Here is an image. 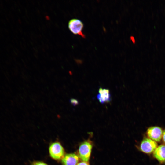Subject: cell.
Here are the masks:
<instances>
[{"mask_svg": "<svg viewBox=\"0 0 165 165\" xmlns=\"http://www.w3.org/2000/svg\"><path fill=\"white\" fill-rule=\"evenodd\" d=\"M92 147V145L89 141H85L81 144L79 148V154L81 160L84 162L88 161Z\"/></svg>", "mask_w": 165, "mask_h": 165, "instance_id": "1", "label": "cell"}, {"mask_svg": "<svg viewBox=\"0 0 165 165\" xmlns=\"http://www.w3.org/2000/svg\"><path fill=\"white\" fill-rule=\"evenodd\" d=\"M68 27L70 31L73 34L85 38V36L82 32L84 24L80 20L77 18L70 20L68 22Z\"/></svg>", "mask_w": 165, "mask_h": 165, "instance_id": "2", "label": "cell"}, {"mask_svg": "<svg viewBox=\"0 0 165 165\" xmlns=\"http://www.w3.org/2000/svg\"><path fill=\"white\" fill-rule=\"evenodd\" d=\"M157 146L156 142L148 138L144 137L140 143L139 149L145 153L150 154L154 152Z\"/></svg>", "mask_w": 165, "mask_h": 165, "instance_id": "3", "label": "cell"}, {"mask_svg": "<svg viewBox=\"0 0 165 165\" xmlns=\"http://www.w3.org/2000/svg\"><path fill=\"white\" fill-rule=\"evenodd\" d=\"M49 151L50 156L54 159L60 160L64 157V148L58 142L52 143L49 147Z\"/></svg>", "mask_w": 165, "mask_h": 165, "instance_id": "4", "label": "cell"}, {"mask_svg": "<svg viewBox=\"0 0 165 165\" xmlns=\"http://www.w3.org/2000/svg\"><path fill=\"white\" fill-rule=\"evenodd\" d=\"M148 138L156 142H160L163 136L161 128L158 126H152L149 127L146 131Z\"/></svg>", "mask_w": 165, "mask_h": 165, "instance_id": "5", "label": "cell"}, {"mask_svg": "<svg viewBox=\"0 0 165 165\" xmlns=\"http://www.w3.org/2000/svg\"><path fill=\"white\" fill-rule=\"evenodd\" d=\"M153 157L160 163H165V145L158 146L153 153Z\"/></svg>", "mask_w": 165, "mask_h": 165, "instance_id": "6", "label": "cell"}, {"mask_svg": "<svg viewBox=\"0 0 165 165\" xmlns=\"http://www.w3.org/2000/svg\"><path fill=\"white\" fill-rule=\"evenodd\" d=\"M79 160V156L75 153L66 155L62 159L63 165H77Z\"/></svg>", "mask_w": 165, "mask_h": 165, "instance_id": "7", "label": "cell"}, {"mask_svg": "<svg viewBox=\"0 0 165 165\" xmlns=\"http://www.w3.org/2000/svg\"><path fill=\"white\" fill-rule=\"evenodd\" d=\"M97 98L102 104L104 103L105 102H109L111 100V94L109 93L102 94L99 93L97 95Z\"/></svg>", "mask_w": 165, "mask_h": 165, "instance_id": "8", "label": "cell"}, {"mask_svg": "<svg viewBox=\"0 0 165 165\" xmlns=\"http://www.w3.org/2000/svg\"><path fill=\"white\" fill-rule=\"evenodd\" d=\"M70 102L74 106L77 105L79 103V101L77 100L74 98L71 99L70 100Z\"/></svg>", "mask_w": 165, "mask_h": 165, "instance_id": "9", "label": "cell"}, {"mask_svg": "<svg viewBox=\"0 0 165 165\" xmlns=\"http://www.w3.org/2000/svg\"><path fill=\"white\" fill-rule=\"evenodd\" d=\"M99 92L100 94L105 93H109V90L108 89H102L100 88L99 89Z\"/></svg>", "mask_w": 165, "mask_h": 165, "instance_id": "10", "label": "cell"}, {"mask_svg": "<svg viewBox=\"0 0 165 165\" xmlns=\"http://www.w3.org/2000/svg\"><path fill=\"white\" fill-rule=\"evenodd\" d=\"M32 165H47L46 163L42 162H33Z\"/></svg>", "mask_w": 165, "mask_h": 165, "instance_id": "11", "label": "cell"}, {"mask_svg": "<svg viewBox=\"0 0 165 165\" xmlns=\"http://www.w3.org/2000/svg\"><path fill=\"white\" fill-rule=\"evenodd\" d=\"M77 165H89L88 162H82L79 163Z\"/></svg>", "mask_w": 165, "mask_h": 165, "instance_id": "12", "label": "cell"}, {"mask_svg": "<svg viewBox=\"0 0 165 165\" xmlns=\"http://www.w3.org/2000/svg\"><path fill=\"white\" fill-rule=\"evenodd\" d=\"M162 139L163 143L165 144V130L163 132Z\"/></svg>", "mask_w": 165, "mask_h": 165, "instance_id": "13", "label": "cell"}, {"mask_svg": "<svg viewBox=\"0 0 165 165\" xmlns=\"http://www.w3.org/2000/svg\"><path fill=\"white\" fill-rule=\"evenodd\" d=\"M130 39L132 40L133 42L134 43H135V41L134 36H131L130 37Z\"/></svg>", "mask_w": 165, "mask_h": 165, "instance_id": "14", "label": "cell"}]
</instances>
